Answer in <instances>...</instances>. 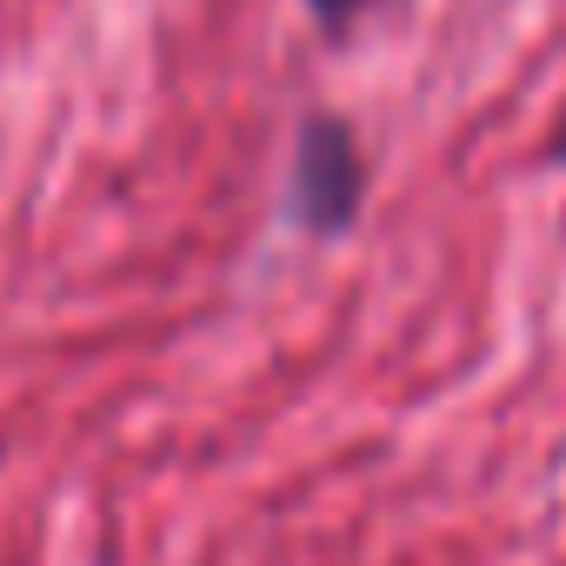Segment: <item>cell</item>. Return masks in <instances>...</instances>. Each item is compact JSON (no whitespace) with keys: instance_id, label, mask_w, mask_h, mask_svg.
I'll return each instance as SVG.
<instances>
[{"instance_id":"obj_1","label":"cell","mask_w":566,"mask_h":566,"mask_svg":"<svg viewBox=\"0 0 566 566\" xmlns=\"http://www.w3.org/2000/svg\"><path fill=\"white\" fill-rule=\"evenodd\" d=\"M287 200H294V220L321 240L347 233L360 220V200H367V160H360V134L340 120V114H307L301 134H294V174H287Z\"/></svg>"},{"instance_id":"obj_2","label":"cell","mask_w":566,"mask_h":566,"mask_svg":"<svg viewBox=\"0 0 566 566\" xmlns=\"http://www.w3.org/2000/svg\"><path fill=\"white\" fill-rule=\"evenodd\" d=\"M367 8H374V0H307V14H314L321 28H354Z\"/></svg>"},{"instance_id":"obj_3","label":"cell","mask_w":566,"mask_h":566,"mask_svg":"<svg viewBox=\"0 0 566 566\" xmlns=\"http://www.w3.org/2000/svg\"><path fill=\"white\" fill-rule=\"evenodd\" d=\"M553 160H559V167H566V120H559V127H553Z\"/></svg>"}]
</instances>
